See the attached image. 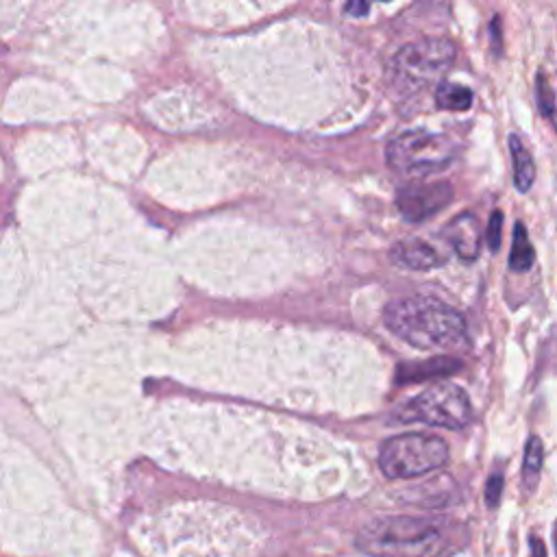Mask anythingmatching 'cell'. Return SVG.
<instances>
[{
    "mask_svg": "<svg viewBox=\"0 0 557 557\" xmlns=\"http://www.w3.org/2000/svg\"><path fill=\"white\" fill-rule=\"evenodd\" d=\"M509 150H511V163H513V183L518 191H529L535 181V163L529 152V148L522 144L518 135H509Z\"/></svg>",
    "mask_w": 557,
    "mask_h": 557,
    "instance_id": "10",
    "label": "cell"
},
{
    "mask_svg": "<svg viewBox=\"0 0 557 557\" xmlns=\"http://www.w3.org/2000/svg\"><path fill=\"white\" fill-rule=\"evenodd\" d=\"M457 48L446 37H422L403 46L392 59V81L405 91L437 83L453 65Z\"/></svg>",
    "mask_w": 557,
    "mask_h": 557,
    "instance_id": "4",
    "label": "cell"
},
{
    "mask_svg": "<svg viewBox=\"0 0 557 557\" xmlns=\"http://www.w3.org/2000/svg\"><path fill=\"white\" fill-rule=\"evenodd\" d=\"M403 422H422L444 429H463L472 420L468 394L455 383H435L413 396L400 411Z\"/></svg>",
    "mask_w": 557,
    "mask_h": 557,
    "instance_id": "6",
    "label": "cell"
},
{
    "mask_svg": "<svg viewBox=\"0 0 557 557\" xmlns=\"http://www.w3.org/2000/svg\"><path fill=\"white\" fill-rule=\"evenodd\" d=\"M389 255H392L394 263L409 268V270H433L444 263L442 255L431 244H426L418 237L398 242Z\"/></svg>",
    "mask_w": 557,
    "mask_h": 557,
    "instance_id": "9",
    "label": "cell"
},
{
    "mask_svg": "<svg viewBox=\"0 0 557 557\" xmlns=\"http://www.w3.org/2000/svg\"><path fill=\"white\" fill-rule=\"evenodd\" d=\"M385 326L420 350H453L468 342L463 315L431 296H409L392 300L383 311Z\"/></svg>",
    "mask_w": 557,
    "mask_h": 557,
    "instance_id": "1",
    "label": "cell"
},
{
    "mask_svg": "<svg viewBox=\"0 0 557 557\" xmlns=\"http://www.w3.org/2000/svg\"><path fill=\"white\" fill-rule=\"evenodd\" d=\"M355 544L372 557H437L444 550V533L426 518L392 516L366 524Z\"/></svg>",
    "mask_w": 557,
    "mask_h": 557,
    "instance_id": "2",
    "label": "cell"
},
{
    "mask_svg": "<svg viewBox=\"0 0 557 557\" xmlns=\"http://www.w3.org/2000/svg\"><path fill=\"white\" fill-rule=\"evenodd\" d=\"M459 361L457 359H433L429 363H418V366H411L407 368V379L409 381H418V379H424V376H440V374H448L453 370H457Z\"/></svg>",
    "mask_w": 557,
    "mask_h": 557,
    "instance_id": "14",
    "label": "cell"
},
{
    "mask_svg": "<svg viewBox=\"0 0 557 557\" xmlns=\"http://www.w3.org/2000/svg\"><path fill=\"white\" fill-rule=\"evenodd\" d=\"M500 492H503V474L496 472L490 476L487 481V487H485V500H487V507H494L500 498Z\"/></svg>",
    "mask_w": 557,
    "mask_h": 557,
    "instance_id": "17",
    "label": "cell"
},
{
    "mask_svg": "<svg viewBox=\"0 0 557 557\" xmlns=\"http://www.w3.org/2000/svg\"><path fill=\"white\" fill-rule=\"evenodd\" d=\"M444 237L463 261H474L479 257L481 231L479 220L472 213H461L453 218L444 228Z\"/></svg>",
    "mask_w": 557,
    "mask_h": 557,
    "instance_id": "8",
    "label": "cell"
},
{
    "mask_svg": "<svg viewBox=\"0 0 557 557\" xmlns=\"http://www.w3.org/2000/svg\"><path fill=\"white\" fill-rule=\"evenodd\" d=\"M553 540H555V555H557V524H555V531H553Z\"/></svg>",
    "mask_w": 557,
    "mask_h": 557,
    "instance_id": "20",
    "label": "cell"
},
{
    "mask_svg": "<svg viewBox=\"0 0 557 557\" xmlns=\"http://www.w3.org/2000/svg\"><path fill=\"white\" fill-rule=\"evenodd\" d=\"M500 228H503V213L494 211L490 215V224H487V246L492 252L498 250V246H500Z\"/></svg>",
    "mask_w": 557,
    "mask_h": 557,
    "instance_id": "16",
    "label": "cell"
},
{
    "mask_svg": "<svg viewBox=\"0 0 557 557\" xmlns=\"http://www.w3.org/2000/svg\"><path fill=\"white\" fill-rule=\"evenodd\" d=\"M533 259H535V252H533V246L529 242L527 228H524L522 222H518L516 228H513V244H511V252H509V265L516 272H527L533 265Z\"/></svg>",
    "mask_w": 557,
    "mask_h": 557,
    "instance_id": "12",
    "label": "cell"
},
{
    "mask_svg": "<svg viewBox=\"0 0 557 557\" xmlns=\"http://www.w3.org/2000/svg\"><path fill=\"white\" fill-rule=\"evenodd\" d=\"M435 102L448 111H466L472 104V91L459 83H440L435 89Z\"/></svg>",
    "mask_w": 557,
    "mask_h": 557,
    "instance_id": "11",
    "label": "cell"
},
{
    "mask_svg": "<svg viewBox=\"0 0 557 557\" xmlns=\"http://www.w3.org/2000/svg\"><path fill=\"white\" fill-rule=\"evenodd\" d=\"M531 544H533L531 557H546V553H544V544H542L537 537H533V540H531Z\"/></svg>",
    "mask_w": 557,
    "mask_h": 557,
    "instance_id": "19",
    "label": "cell"
},
{
    "mask_svg": "<svg viewBox=\"0 0 557 557\" xmlns=\"http://www.w3.org/2000/svg\"><path fill=\"white\" fill-rule=\"evenodd\" d=\"M448 461V444L437 435L405 433L387 440L379 453V466L387 479H413L442 468Z\"/></svg>",
    "mask_w": 557,
    "mask_h": 557,
    "instance_id": "5",
    "label": "cell"
},
{
    "mask_svg": "<svg viewBox=\"0 0 557 557\" xmlns=\"http://www.w3.org/2000/svg\"><path fill=\"white\" fill-rule=\"evenodd\" d=\"M459 154V146L444 133L411 128L396 135L385 150L387 165L407 176H426L448 168Z\"/></svg>",
    "mask_w": 557,
    "mask_h": 557,
    "instance_id": "3",
    "label": "cell"
},
{
    "mask_svg": "<svg viewBox=\"0 0 557 557\" xmlns=\"http://www.w3.org/2000/svg\"><path fill=\"white\" fill-rule=\"evenodd\" d=\"M537 102H540V111L546 120H550L553 124H557V107H555V94L553 87L544 81V76H537Z\"/></svg>",
    "mask_w": 557,
    "mask_h": 557,
    "instance_id": "15",
    "label": "cell"
},
{
    "mask_svg": "<svg viewBox=\"0 0 557 557\" xmlns=\"http://www.w3.org/2000/svg\"><path fill=\"white\" fill-rule=\"evenodd\" d=\"M368 4H357V2H350V4H346V11L348 13H357V15H363V13H368Z\"/></svg>",
    "mask_w": 557,
    "mask_h": 557,
    "instance_id": "18",
    "label": "cell"
},
{
    "mask_svg": "<svg viewBox=\"0 0 557 557\" xmlns=\"http://www.w3.org/2000/svg\"><path fill=\"white\" fill-rule=\"evenodd\" d=\"M542 459H544V448L540 437L531 435L524 448V459H522V479L527 487H533L537 483L540 470H542Z\"/></svg>",
    "mask_w": 557,
    "mask_h": 557,
    "instance_id": "13",
    "label": "cell"
},
{
    "mask_svg": "<svg viewBox=\"0 0 557 557\" xmlns=\"http://www.w3.org/2000/svg\"><path fill=\"white\" fill-rule=\"evenodd\" d=\"M453 200V187L446 181H418L398 189L396 207L409 222H422L442 211Z\"/></svg>",
    "mask_w": 557,
    "mask_h": 557,
    "instance_id": "7",
    "label": "cell"
}]
</instances>
